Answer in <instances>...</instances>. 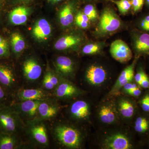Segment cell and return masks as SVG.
Returning <instances> with one entry per match:
<instances>
[{
	"label": "cell",
	"mask_w": 149,
	"mask_h": 149,
	"mask_svg": "<svg viewBox=\"0 0 149 149\" xmlns=\"http://www.w3.org/2000/svg\"><path fill=\"white\" fill-rule=\"evenodd\" d=\"M101 13L97 27L100 33L102 35L110 34L119 29L121 21L111 7H105Z\"/></svg>",
	"instance_id": "1"
},
{
	"label": "cell",
	"mask_w": 149,
	"mask_h": 149,
	"mask_svg": "<svg viewBox=\"0 0 149 149\" xmlns=\"http://www.w3.org/2000/svg\"><path fill=\"white\" fill-rule=\"evenodd\" d=\"M20 126L19 118L15 110L0 105V130L3 133L13 134Z\"/></svg>",
	"instance_id": "2"
},
{
	"label": "cell",
	"mask_w": 149,
	"mask_h": 149,
	"mask_svg": "<svg viewBox=\"0 0 149 149\" xmlns=\"http://www.w3.org/2000/svg\"><path fill=\"white\" fill-rule=\"evenodd\" d=\"M54 134L57 139L63 146L71 148H77L81 142L80 133L75 128L58 125L54 129Z\"/></svg>",
	"instance_id": "3"
},
{
	"label": "cell",
	"mask_w": 149,
	"mask_h": 149,
	"mask_svg": "<svg viewBox=\"0 0 149 149\" xmlns=\"http://www.w3.org/2000/svg\"><path fill=\"white\" fill-rule=\"evenodd\" d=\"M131 37L136 56H149V33L135 28L131 33Z\"/></svg>",
	"instance_id": "4"
},
{
	"label": "cell",
	"mask_w": 149,
	"mask_h": 149,
	"mask_svg": "<svg viewBox=\"0 0 149 149\" xmlns=\"http://www.w3.org/2000/svg\"><path fill=\"white\" fill-rule=\"evenodd\" d=\"M110 52L113 58L121 63L128 62L133 57V52L129 46L119 39L111 43Z\"/></svg>",
	"instance_id": "5"
},
{
	"label": "cell",
	"mask_w": 149,
	"mask_h": 149,
	"mask_svg": "<svg viewBox=\"0 0 149 149\" xmlns=\"http://www.w3.org/2000/svg\"><path fill=\"white\" fill-rule=\"evenodd\" d=\"M140 57L136 56L133 62L123 70L112 89L110 94L118 92L127 83L132 82L135 76V69Z\"/></svg>",
	"instance_id": "6"
},
{
	"label": "cell",
	"mask_w": 149,
	"mask_h": 149,
	"mask_svg": "<svg viewBox=\"0 0 149 149\" xmlns=\"http://www.w3.org/2000/svg\"><path fill=\"white\" fill-rule=\"evenodd\" d=\"M42 100H25L15 106V111L18 112L23 117L31 119L36 116L40 103Z\"/></svg>",
	"instance_id": "7"
},
{
	"label": "cell",
	"mask_w": 149,
	"mask_h": 149,
	"mask_svg": "<svg viewBox=\"0 0 149 149\" xmlns=\"http://www.w3.org/2000/svg\"><path fill=\"white\" fill-rule=\"evenodd\" d=\"M107 72L102 67L97 65H91L86 71V77L91 85H101L107 79Z\"/></svg>",
	"instance_id": "8"
},
{
	"label": "cell",
	"mask_w": 149,
	"mask_h": 149,
	"mask_svg": "<svg viewBox=\"0 0 149 149\" xmlns=\"http://www.w3.org/2000/svg\"><path fill=\"white\" fill-rule=\"evenodd\" d=\"M104 146L107 149H130L132 145L127 137L121 134L112 135L104 141Z\"/></svg>",
	"instance_id": "9"
},
{
	"label": "cell",
	"mask_w": 149,
	"mask_h": 149,
	"mask_svg": "<svg viewBox=\"0 0 149 149\" xmlns=\"http://www.w3.org/2000/svg\"><path fill=\"white\" fill-rule=\"evenodd\" d=\"M77 3V0H68L63 6L59 13L60 22L62 26L68 27L74 21L73 11Z\"/></svg>",
	"instance_id": "10"
},
{
	"label": "cell",
	"mask_w": 149,
	"mask_h": 149,
	"mask_svg": "<svg viewBox=\"0 0 149 149\" xmlns=\"http://www.w3.org/2000/svg\"><path fill=\"white\" fill-rule=\"evenodd\" d=\"M24 76L31 81H35L39 79L42 74L41 65L35 60L29 58L24 62L23 65Z\"/></svg>",
	"instance_id": "11"
},
{
	"label": "cell",
	"mask_w": 149,
	"mask_h": 149,
	"mask_svg": "<svg viewBox=\"0 0 149 149\" xmlns=\"http://www.w3.org/2000/svg\"><path fill=\"white\" fill-rule=\"evenodd\" d=\"M51 32L50 24L45 19H41L38 20L32 29L33 36L40 41L47 40L51 35Z\"/></svg>",
	"instance_id": "12"
},
{
	"label": "cell",
	"mask_w": 149,
	"mask_h": 149,
	"mask_svg": "<svg viewBox=\"0 0 149 149\" xmlns=\"http://www.w3.org/2000/svg\"><path fill=\"white\" fill-rule=\"evenodd\" d=\"M29 9L26 6H17L9 14V19L12 24L15 25H22L26 23L28 18Z\"/></svg>",
	"instance_id": "13"
},
{
	"label": "cell",
	"mask_w": 149,
	"mask_h": 149,
	"mask_svg": "<svg viewBox=\"0 0 149 149\" xmlns=\"http://www.w3.org/2000/svg\"><path fill=\"white\" fill-rule=\"evenodd\" d=\"M49 94L40 89H23L19 91L17 96L19 100H43L47 98Z\"/></svg>",
	"instance_id": "14"
},
{
	"label": "cell",
	"mask_w": 149,
	"mask_h": 149,
	"mask_svg": "<svg viewBox=\"0 0 149 149\" xmlns=\"http://www.w3.org/2000/svg\"><path fill=\"white\" fill-rule=\"evenodd\" d=\"M81 37L77 35H70L61 37L55 43V48L58 51L65 50L80 44Z\"/></svg>",
	"instance_id": "15"
},
{
	"label": "cell",
	"mask_w": 149,
	"mask_h": 149,
	"mask_svg": "<svg viewBox=\"0 0 149 149\" xmlns=\"http://www.w3.org/2000/svg\"><path fill=\"white\" fill-rule=\"evenodd\" d=\"M70 112L72 116L77 119H85L90 115L89 105L84 101H77L71 105Z\"/></svg>",
	"instance_id": "16"
},
{
	"label": "cell",
	"mask_w": 149,
	"mask_h": 149,
	"mask_svg": "<svg viewBox=\"0 0 149 149\" xmlns=\"http://www.w3.org/2000/svg\"><path fill=\"white\" fill-rule=\"evenodd\" d=\"M58 111V107L49 102H41L38 109V113L42 119H49L54 117Z\"/></svg>",
	"instance_id": "17"
},
{
	"label": "cell",
	"mask_w": 149,
	"mask_h": 149,
	"mask_svg": "<svg viewBox=\"0 0 149 149\" xmlns=\"http://www.w3.org/2000/svg\"><path fill=\"white\" fill-rule=\"evenodd\" d=\"M32 138L38 143L46 146L48 143L47 130L42 124H36L32 125L30 129Z\"/></svg>",
	"instance_id": "18"
},
{
	"label": "cell",
	"mask_w": 149,
	"mask_h": 149,
	"mask_svg": "<svg viewBox=\"0 0 149 149\" xmlns=\"http://www.w3.org/2000/svg\"><path fill=\"white\" fill-rule=\"evenodd\" d=\"M56 67L59 72L65 75L74 71V65L71 59L65 56H60L56 61Z\"/></svg>",
	"instance_id": "19"
},
{
	"label": "cell",
	"mask_w": 149,
	"mask_h": 149,
	"mask_svg": "<svg viewBox=\"0 0 149 149\" xmlns=\"http://www.w3.org/2000/svg\"><path fill=\"white\" fill-rule=\"evenodd\" d=\"M13 70L9 67L0 65V83L6 87H10L15 83Z\"/></svg>",
	"instance_id": "20"
},
{
	"label": "cell",
	"mask_w": 149,
	"mask_h": 149,
	"mask_svg": "<svg viewBox=\"0 0 149 149\" xmlns=\"http://www.w3.org/2000/svg\"><path fill=\"white\" fill-rule=\"evenodd\" d=\"M77 92V88L74 85L67 82H63L57 86L55 93L58 97L65 98L74 95Z\"/></svg>",
	"instance_id": "21"
},
{
	"label": "cell",
	"mask_w": 149,
	"mask_h": 149,
	"mask_svg": "<svg viewBox=\"0 0 149 149\" xmlns=\"http://www.w3.org/2000/svg\"><path fill=\"white\" fill-rule=\"evenodd\" d=\"M99 116L102 122L107 124L112 123L116 119L114 110L109 105L103 106L101 108L99 111Z\"/></svg>",
	"instance_id": "22"
},
{
	"label": "cell",
	"mask_w": 149,
	"mask_h": 149,
	"mask_svg": "<svg viewBox=\"0 0 149 149\" xmlns=\"http://www.w3.org/2000/svg\"><path fill=\"white\" fill-rule=\"evenodd\" d=\"M17 140L13 134L0 133V149H13L17 145Z\"/></svg>",
	"instance_id": "23"
},
{
	"label": "cell",
	"mask_w": 149,
	"mask_h": 149,
	"mask_svg": "<svg viewBox=\"0 0 149 149\" xmlns=\"http://www.w3.org/2000/svg\"><path fill=\"white\" fill-rule=\"evenodd\" d=\"M11 44L13 52L15 54H19L25 48V43L24 38L18 32H15L11 36Z\"/></svg>",
	"instance_id": "24"
},
{
	"label": "cell",
	"mask_w": 149,
	"mask_h": 149,
	"mask_svg": "<svg viewBox=\"0 0 149 149\" xmlns=\"http://www.w3.org/2000/svg\"><path fill=\"white\" fill-rule=\"evenodd\" d=\"M135 28L149 33V12L141 14L135 22Z\"/></svg>",
	"instance_id": "25"
},
{
	"label": "cell",
	"mask_w": 149,
	"mask_h": 149,
	"mask_svg": "<svg viewBox=\"0 0 149 149\" xmlns=\"http://www.w3.org/2000/svg\"><path fill=\"white\" fill-rule=\"evenodd\" d=\"M120 113L124 117L130 118L135 113V107L132 103L126 100H123L119 104Z\"/></svg>",
	"instance_id": "26"
},
{
	"label": "cell",
	"mask_w": 149,
	"mask_h": 149,
	"mask_svg": "<svg viewBox=\"0 0 149 149\" xmlns=\"http://www.w3.org/2000/svg\"><path fill=\"white\" fill-rule=\"evenodd\" d=\"M134 129L137 133L143 134L149 130V120L147 117L140 116L137 117L134 124Z\"/></svg>",
	"instance_id": "27"
},
{
	"label": "cell",
	"mask_w": 149,
	"mask_h": 149,
	"mask_svg": "<svg viewBox=\"0 0 149 149\" xmlns=\"http://www.w3.org/2000/svg\"><path fill=\"white\" fill-rule=\"evenodd\" d=\"M95 3H87L83 8V12L85 13L90 21H94L97 18L98 13Z\"/></svg>",
	"instance_id": "28"
},
{
	"label": "cell",
	"mask_w": 149,
	"mask_h": 149,
	"mask_svg": "<svg viewBox=\"0 0 149 149\" xmlns=\"http://www.w3.org/2000/svg\"><path fill=\"white\" fill-rule=\"evenodd\" d=\"M111 2L117 6L119 12L122 14L128 13L132 9L131 0H116Z\"/></svg>",
	"instance_id": "29"
},
{
	"label": "cell",
	"mask_w": 149,
	"mask_h": 149,
	"mask_svg": "<svg viewBox=\"0 0 149 149\" xmlns=\"http://www.w3.org/2000/svg\"><path fill=\"white\" fill-rule=\"evenodd\" d=\"M75 24L80 28L86 29L90 26V20L83 11H79L74 17Z\"/></svg>",
	"instance_id": "30"
},
{
	"label": "cell",
	"mask_w": 149,
	"mask_h": 149,
	"mask_svg": "<svg viewBox=\"0 0 149 149\" xmlns=\"http://www.w3.org/2000/svg\"><path fill=\"white\" fill-rule=\"evenodd\" d=\"M102 48V44L100 43H90L83 47L82 52L85 54L93 55L100 52Z\"/></svg>",
	"instance_id": "31"
},
{
	"label": "cell",
	"mask_w": 149,
	"mask_h": 149,
	"mask_svg": "<svg viewBox=\"0 0 149 149\" xmlns=\"http://www.w3.org/2000/svg\"><path fill=\"white\" fill-rule=\"evenodd\" d=\"M145 0H131L132 12L134 14L140 13L144 7Z\"/></svg>",
	"instance_id": "32"
},
{
	"label": "cell",
	"mask_w": 149,
	"mask_h": 149,
	"mask_svg": "<svg viewBox=\"0 0 149 149\" xmlns=\"http://www.w3.org/2000/svg\"><path fill=\"white\" fill-rule=\"evenodd\" d=\"M8 55V43L6 40H4L0 43V57L6 56Z\"/></svg>",
	"instance_id": "33"
},
{
	"label": "cell",
	"mask_w": 149,
	"mask_h": 149,
	"mask_svg": "<svg viewBox=\"0 0 149 149\" xmlns=\"http://www.w3.org/2000/svg\"><path fill=\"white\" fill-rule=\"evenodd\" d=\"M146 72H145V70L143 69L142 68H141L138 70V72L136 74H135L134 76V79L135 80L136 83L139 85H140V83L142 81L143 79V77L144 74H145Z\"/></svg>",
	"instance_id": "34"
},
{
	"label": "cell",
	"mask_w": 149,
	"mask_h": 149,
	"mask_svg": "<svg viewBox=\"0 0 149 149\" xmlns=\"http://www.w3.org/2000/svg\"><path fill=\"white\" fill-rule=\"evenodd\" d=\"M43 85L45 88L48 90H52L55 88V86L51 83L47 75L46 74L43 79Z\"/></svg>",
	"instance_id": "35"
},
{
	"label": "cell",
	"mask_w": 149,
	"mask_h": 149,
	"mask_svg": "<svg viewBox=\"0 0 149 149\" xmlns=\"http://www.w3.org/2000/svg\"><path fill=\"white\" fill-rule=\"evenodd\" d=\"M141 108L143 111L146 113H149V106L147 94L141 100Z\"/></svg>",
	"instance_id": "36"
},
{
	"label": "cell",
	"mask_w": 149,
	"mask_h": 149,
	"mask_svg": "<svg viewBox=\"0 0 149 149\" xmlns=\"http://www.w3.org/2000/svg\"><path fill=\"white\" fill-rule=\"evenodd\" d=\"M139 86L144 89H149V77L146 73L144 74L142 81L140 83Z\"/></svg>",
	"instance_id": "37"
},
{
	"label": "cell",
	"mask_w": 149,
	"mask_h": 149,
	"mask_svg": "<svg viewBox=\"0 0 149 149\" xmlns=\"http://www.w3.org/2000/svg\"><path fill=\"white\" fill-rule=\"evenodd\" d=\"M46 74L47 75L48 77H49V79L50 80L51 83L53 84L55 87L58 85L59 83L58 79L53 73L49 71V72H47Z\"/></svg>",
	"instance_id": "38"
},
{
	"label": "cell",
	"mask_w": 149,
	"mask_h": 149,
	"mask_svg": "<svg viewBox=\"0 0 149 149\" xmlns=\"http://www.w3.org/2000/svg\"><path fill=\"white\" fill-rule=\"evenodd\" d=\"M140 87V86H139L137 88H134L131 91H129L127 93L130 95L134 96V97H139L141 95L142 93V91Z\"/></svg>",
	"instance_id": "39"
},
{
	"label": "cell",
	"mask_w": 149,
	"mask_h": 149,
	"mask_svg": "<svg viewBox=\"0 0 149 149\" xmlns=\"http://www.w3.org/2000/svg\"><path fill=\"white\" fill-rule=\"evenodd\" d=\"M137 85H138V84H137V83H132L131 82H130V83H127V84L124 85L123 88L124 91H125V92L128 93V92L131 91L132 89L138 87L139 86Z\"/></svg>",
	"instance_id": "40"
},
{
	"label": "cell",
	"mask_w": 149,
	"mask_h": 149,
	"mask_svg": "<svg viewBox=\"0 0 149 149\" xmlns=\"http://www.w3.org/2000/svg\"><path fill=\"white\" fill-rule=\"evenodd\" d=\"M9 1L13 3H29L32 1L33 0H9Z\"/></svg>",
	"instance_id": "41"
},
{
	"label": "cell",
	"mask_w": 149,
	"mask_h": 149,
	"mask_svg": "<svg viewBox=\"0 0 149 149\" xmlns=\"http://www.w3.org/2000/svg\"><path fill=\"white\" fill-rule=\"evenodd\" d=\"M47 1L49 3L52 5H55L62 2L65 0H47Z\"/></svg>",
	"instance_id": "42"
},
{
	"label": "cell",
	"mask_w": 149,
	"mask_h": 149,
	"mask_svg": "<svg viewBox=\"0 0 149 149\" xmlns=\"http://www.w3.org/2000/svg\"><path fill=\"white\" fill-rule=\"evenodd\" d=\"M5 97V94L2 88L0 86V103L2 102L3 100L4 99Z\"/></svg>",
	"instance_id": "43"
},
{
	"label": "cell",
	"mask_w": 149,
	"mask_h": 149,
	"mask_svg": "<svg viewBox=\"0 0 149 149\" xmlns=\"http://www.w3.org/2000/svg\"><path fill=\"white\" fill-rule=\"evenodd\" d=\"M144 7L146 8L147 11L149 12V0H145Z\"/></svg>",
	"instance_id": "44"
},
{
	"label": "cell",
	"mask_w": 149,
	"mask_h": 149,
	"mask_svg": "<svg viewBox=\"0 0 149 149\" xmlns=\"http://www.w3.org/2000/svg\"><path fill=\"white\" fill-rule=\"evenodd\" d=\"M80 1V0H79ZM82 1L85 2L87 3H95L96 2L98 1L99 0H80Z\"/></svg>",
	"instance_id": "45"
},
{
	"label": "cell",
	"mask_w": 149,
	"mask_h": 149,
	"mask_svg": "<svg viewBox=\"0 0 149 149\" xmlns=\"http://www.w3.org/2000/svg\"><path fill=\"white\" fill-rule=\"evenodd\" d=\"M147 98H148V102L149 106V93L147 94Z\"/></svg>",
	"instance_id": "46"
},
{
	"label": "cell",
	"mask_w": 149,
	"mask_h": 149,
	"mask_svg": "<svg viewBox=\"0 0 149 149\" xmlns=\"http://www.w3.org/2000/svg\"><path fill=\"white\" fill-rule=\"evenodd\" d=\"M3 40V38L0 36V43Z\"/></svg>",
	"instance_id": "47"
},
{
	"label": "cell",
	"mask_w": 149,
	"mask_h": 149,
	"mask_svg": "<svg viewBox=\"0 0 149 149\" xmlns=\"http://www.w3.org/2000/svg\"><path fill=\"white\" fill-rule=\"evenodd\" d=\"M104 1H116V0H104Z\"/></svg>",
	"instance_id": "48"
}]
</instances>
